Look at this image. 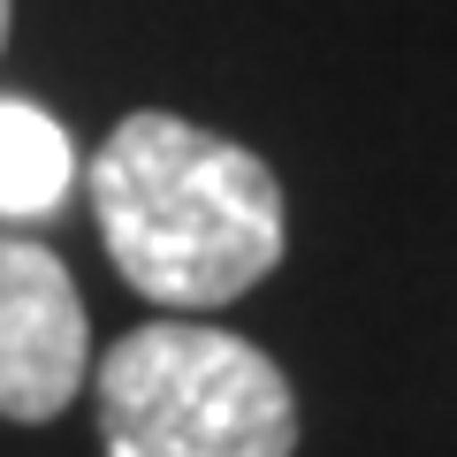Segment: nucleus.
Returning a JSON list of instances; mask_svg holds the SVG:
<instances>
[{
    "label": "nucleus",
    "mask_w": 457,
    "mask_h": 457,
    "mask_svg": "<svg viewBox=\"0 0 457 457\" xmlns=\"http://www.w3.org/2000/svg\"><path fill=\"white\" fill-rule=\"evenodd\" d=\"M92 206L122 282L168 312L228 305L282 260L275 176L183 114H130L92 153Z\"/></svg>",
    "instance_id": "f257e3e1"
},
{
    "label": "nucleus",
    "mask_w": 457,
    "mask_h": 457,
    "mask_svg": "<svg viewBox=\"0 0 457 457\" xmlns=\"http://www.w3.org/2000/svg\"><path fill=\"white\" fill-rule=\"evenodd\" d=\"M107 457H290L297 404L260 343L198 320H145L99 359Z\"/></svg>",
    "instance_id": "f03ea898"
},
{
    "label": "nucleus",
    "mask_w": 457,
    "mask_h": 457,
    "mask_svg": "<svg viewBox=\"0 0 457 457\" xmlns=\"http://www.w3.org/2000/svg\"><path fill=\"white\" fill-rule=\"evenodd\" d=\"M92 328L69 267L46 245L0 237V420H54L77 396Z\"/></svg>",
    "instance_id": "7ed1b4c3"
},
{
    "label": "nucleus",
    "mask_w": 457,
    "mask_h": 457,
    "mask_svg": "<svg viewBox=\"0 0 457 457\" xmlns=\"http://www.w3.org/2000/svg\"><path fill=\"white\" fill-rule=\"evenodd\" d=\"M77 191V145L31 99H0V221H38Z\"/></svg>",
    "instance_id": "20e7f679"
},
{
    "label": "nucleus",
    "mask_w": 457,
    "mask_h": 457,
    "mask_svg": "<svg viewBox=\"0 0 457 457\" xmlns=\"http://www.w3.org/2000/svg\"><path fill=\"white\" fill-rule=\"evenodd\" d=\"M0 46H8V0H0Z\"/></svg>",
    "instance_id": "39448f33"
}]
</instances>
